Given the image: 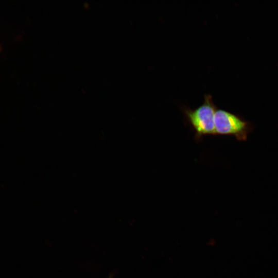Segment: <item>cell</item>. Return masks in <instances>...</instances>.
<instances>
[{
  "instance_id": "obj_3",
  "label": "cell",
  "mask_w": 278,
  "mask_h": 278,
  "mask_svg": "<svg viewBox=\"0 0 278 278\" xmlns=\"http://www.w3.org/2000/svg\"><path fill=\"white\" fill-rule=\"evenodd\" d=\"M109 278H112V276H110Z\"/></svg>"
},
{
  "instance_id": "obj_2",
  "label": "cell",
  "mask_w": 278,
  "mask_h": 278,
  "mask_svg": "<svg viewBox=\"0 0 278 278\" xmlns=\"http://www.w3.org/2000/svg\"><path fill=\"white\" fill-rule=\"evenodd\" d=\"M214 121L216 134L232 135L238 140H246L249 125L237 115L223 110H216Z\"/></svg>"
},
{
  "instance_id": "obj_1",
  "label": "cell",
  "mask_w": 278,
  "mask_h": 278,
  "mask_svg": "<svg viewBox=\"0 0 278 278\" xmlns=\"http://www.w3.org/2000/svg\"><path fill=\"white\" fill-rule=\"evenodd\" d=\"M216 107L211 96L205 95L204 102L195 109L185 108L183 111L188 123L200 140L206 135L216 134L214 116Z\"/></svg>"
}]
</instances>
